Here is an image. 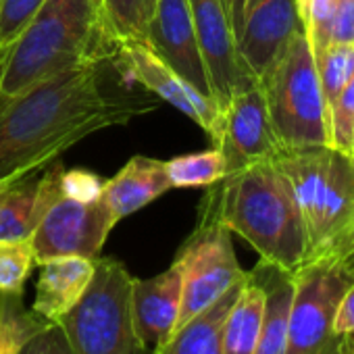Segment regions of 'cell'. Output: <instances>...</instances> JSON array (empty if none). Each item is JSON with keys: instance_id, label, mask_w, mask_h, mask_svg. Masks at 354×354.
<instances>
[{"instance_id": "1", "label": "cell", "mask_w": 354, "mask_h": 354, "mask_svg": "<svg viewBox=\"0 0 354 354\" xmlns=\"http://www.w3.org/2000/svg\"><path fill=\"white\" fill-rule=\"evenodd\" d=\"M109 63L65 69L0 98V184L38 173L94 131L156 109L150 96L111 86Z\"/></svg>"}, {"instance_id": "2", "label": "cell", "mask_w": 354, "mask_h": 354, "mask_svg": "<svg viewBox=\"0 0 354 354\" xmlns=\"http://www.w3.org/2000/svg\"><path fill=\"white\" fill-rule=\"evenodd\" d=\"M217 219L244 238L261 261L294 273L306 263V232L292 186L273 158L230 173L203 201Z\"/></svg>"}, {"instance_id": "3", "label": "cell", "mask_w": 354, "mask_h": 354, "mask_svg": "<svg viewBox=\"0 0 354 354\" xmlns=\"http://www.w3.org/2000/svg\"><path fill=\"white\" fill-rule=\"evenodd\" d=\"M117 48L102 0H46L7 50L0 98L17 96L65 69L115 61Z\"/></svg>"}, {"instance_id": "4", "label": "cell", "mask_w": 354, "mask_h": 354, "mask_svg": "<svg viewBox=\"0 0 354 354\" xmlns=\"http://www.w3.org/2000/svg\"><path fill=\"white\" fill-rule=\"evenodd\" d=\"M273 160L302 215L306 263L346 259L354 238V154L323 144L283 148Z\"/></svg>"}, {"instance_id": "5", "label": "cell", "mask_w": 354, "mask_h": 354, "mask_svg": "<svg viewBox=\"0 0 354 354\" xmlns=\"http://www.w3.org/2000/svg\"><path fill=\"white\" fill-rule=\"evenodd\" d=\"M279 148L329 144V115L304 32L259 82Z\"/></svg>"}, {"instance_id": "6", "label": "cell", "mask_w": 354, "mask_h": 354, "mask_svg": "<svg viewBox=\"0 0 354 354\" xmlns=\"http://www.w3.org/2000/svg\"><path fill=\"white\" fill-rule=\"evenodd\" d=\"M131 281L123 263L98 257L80 302L57 323L73 354H136L131 325Z\"/></svg>"}, {"instance_id": "7", "label": "cell", "mask_w": 354, "mask_h": 354, "mask_svg": "<svg viewBox=\"0 0 354 354\" xmlns=\"http://www.w3.org/2000/svg\"><path fill=\"white\" fill-rule=\"evenodd\" d=\"M292 277L286 354H352L333 333V313L354 271L344 259H319L298 267Z\"/></svg>"}, {"instance_id": "8", "label": "cell", "mask_w": 354, "mask_h": 354, "mask_svg": "<svg viewBox=\"0 0 354 354\" xmlns=\"http://www.w3.org/2000/svg\"><path fill=\"white\" fill-rule=\"evenodd\" d=\"M182 269V310L177 327L215 304L248 271L238 263L232 232L209 207H201L198 225L175 257Z\"/></svg>"}, {"instance_id": "9", "label": "cell", "mask_w": 354, "mask_h": 354, "mask_svg": "<svg viewBox=\"0 0 354 354\" xmlns=\"http://www.w3.org/2000/svg\"><path fill=\"white\" fill-rule=\"evenodd\" d=\"M117 223L104 196L94 203H77L61 196L30 236L36 265L59 257L98 259Z\"/></svg>"}, {"instance_id": "10", "label": "cell", "mask_w": 354, "mask_h": 354, "mask_svg": "<svg viewBox=\"0 0 354 354\" xmlns=\"http://www.w3.org/2000/svg\"><path fill=\"white\" fill-rule=\"evenodd\" d=\"M213 146L223 152L227 175L269 160L281 150L259 84L240 90L221 109L219 131Z\"/></svg>"}, {"instance_id": "11", "label": "cell", "mask_w": 354, "mask_h": 354, "mask_svg": "<svg viewBox=\"0 0 354 354\" xmlns=\"http://www.w3.org/2000/svg\"><path fill=\"white\" fill-rule=\"evenodd\" d=\"M201 55L209 73L213 98L223 109L240 90L254 86L238 55V42L225 0H188Z\"/></svg>"}, {"instance_id": "12", "label": "cell", "mask_w": 354, "mask_h": 354, "mask_svg": "<svg viewBox=\"0 0 354 354\" xmlns=\"http://www.w3.org/2000/svg\"><path fill=\"white\" fill-rule=\"evenodd\" d=\"M115 61L123 67V71L129 73L131 80H136L156 98L182 111L209 133L211 142L215 140L221 121L219 104L213 98L201 94L196 88H192L184 77L177 75L165 61H160L150 50L146 42H121Z\"/></svg>"}, {"instance_id": "13", "label": "cell", "mask_w": 354, "mask_h": 354, "mask_svg": "<svg viewBox=\"0 0 354 354\" xmlns=\"http://www.w3.org/2000/svg\"><path fill=\"white\" fill-rule=\"evenodd\" d=\"M300 32L304 30L296 0H248L236 36L248 75L259 84Z\"/></svg>"}, {"instance_id": "14", "label": "cell", "mask_w": 354, "mask_h": 354, "mask_svg": "<svg viewBox=\"0 0 354 354\" xmlns=\"http://www.w3.org/2000/svg\"><path fill=\"white\" fill-rule=\"evenodd\" d=\"M144 42L192 88L213 98L188 0H158Z\"/></svg>"}, {"instance_id": "15", "label": "cell", "mask_w": 354, "mask_h": 354, "mask_svg": "<svg viewBox=\"0 0 354 354\" xmlns=\"http://www.w3.org/2000/svg\"><path fill=\"white\" fill-rule=\"evenodd\" d=\"M182 310V269L173 265L150 277L131 281V325L138 344L158 350L177 329Z\"/></svg>"}, {"instance_id": "16", "label": "cell", "mask_w": 354, "mask_h": 354, "mask_svg": "<svg viewBox=\"0 0 354 354\" xmlns=\"http://www.w3.org/2000/svg\"><path fill=\"white\" fill-rule=\"evenodd\" d=\"M40 265L36 283V300L32 313L42 321L57 325L84 296L92 281L96 259L84 257H59Z\"/></svg>"}, {"instance_id": "17", "label": "cell", "mask_w": 354, "mask_h": 354, "mask_svg": "<svg viewBox=\"0 0 354 354\" xmlns=\"http://www.w3.org/2000/svg\"><path fill=\"white\" fill-rule=\"evenodd\" d=\"M171 188L173 186L169 182L165 160L138 154L131 156L115 177L106 180L104 201L115 219L121 221L127 215L154 203Z\"/></svg>"}, {"instance_id": "18", "label": "cell", "mask_w": 354, "mask_h": 354, "mask_svg": "<svg viewBox=\"0 0 354 354\" xmlns=\"http://www.w3.org/2000/svg\"><path fill=\"white\" fill-rule=\"evenodd\" d=\"M244 279L227 290L215 304L177 327L171 337L152 354H223L225 319L242 290Z\"/></svg>"}, {"instance_id": "19", "label": "cell", "mask_w": 354, "mask_h": 354, "mask_svg": "<svg viewBox=\"0 0 354 354\" xmlns=\"http://www.w3.org/2000/svg\"><path fill=\"white\" fill-rule=\"evenodd\" d=\"M252 273L265 288V315L254 354H286L294 277L290 271H283L265 261H261Z\"/></svg>"}, {"instance_id": "20", "label": "cell", "mask_w": 354, "mask_h": 354, "mask_svg": "<svg viewBox=\"0 0 354 354\" xmlns=\"http://www.w3.org/2000/svg\"><path fill=\"white\" fill-rule=\"evenodd\" d=\"M265 315V288L248 271L223 329V354H254Z\"/></svg>"}, {"instance_id": "21", "label": "cell", "mask_w": 354, "mask_h": 354, "mask_svg": "<svg viewBox=\"0 0 354 354\" xmlns=\"http://www.w3.org/2000/svg\"><path fill=\"white\" fill-rule=\"evenodd\" d=\"M50 323L24 306V294H0V354H21L24 346Z\"/></svg>"}, {"instance_id": "22", "label": "cell", "mask_w": 354, "mask_h": 354, "mask_svg": "<svg viewBox=\"0 0 354 354\" xmlns=\"http://www.w3.org/2000/svg\"><path fill=\"white\" fill-rule=\"evenodd\" d=\"M165 167L173 188H209L227 175L223 152L215 146L205 152L175 156Z\"/></svg>"}, {"instance_id": "23", "label": "cell", "mask_w": 354, "mask_h": 354, "mask_svg": "<svg viewBox=\"0 0 354 354\" xmlns=\"http://www.w3.org/2000/svg\"><path fill=\"white\" fill-rule=\"evenodd\" d=\"M102 7L117 44L131 40L144 42L158 0H102Z\"/></svg>"}, {"instance_id": "24", "label": "cell", "mask_w": 354, "mask_h": 354, "mask_svg": "<svg viewBox=\"0 0 354 354\" xmlns=\"http://www.w3.org/2000/svg\"><path fill=\"white\" fill-rule=\"evenodd\" d=\"M317 73L321 94L327 106V115L335 104L342 90L354 75V44H331L317 61Z\"/></svg>"}, {"instance_id": "25", "label": "cell", "mask_w": 354, "mask_h": 354, "mask_svg": "<svg viewBox=\"0 0 354 354\" xmlns=\"http://www.w3.org/2000/svg\"><path fill=\"white\" fill-rule=\"evenodd\" d=\"M36 265L30 238L0 240V294H24V286Z\"/></svg>"}, {"instance_id": "26", "label": "cell", "mask_w": 354, "mask_h": 354, "mask_svg": "<svg viewBox=\"0 0 354 354\" xmlns=\"http://www.w3.org/2000/svg\"><path fill=\"white\" fill-rule=\"evenodd\" d=\"M304 36L308 40L315 63L331 46L335 0H296Z\"/></svg>"}, {"instance_id": "27", "label": "cell", "mask_w": 354, "mask_h": 354, "mask_svg": "<svg viewBox=\"0 0 354 354\" xmlns=\"http://www.w3.org/2000/svg\"><path fill=\"white\" fill-rule=\"evenodd\" d=\"M329 146L354 154V75L329 111Z\"/></svg>"}, {"instance_id": "28", "label": "cell", "mask_w": 354, "mask_h": 354, "mask_svg": "<svg viewBox=\"0 0 354 354\" xmlns=\"http://www.w3.org/2000/svg\"><path fill=\"white\" fill-rule=\"evenodd\" d=\"M46 0H0V48L9 50Z\"/></svg>"}, {"instance_id": "29", "label": "cell", "mask_w": 354, "mask_h": 354, "mask_svg": "<svg viewBox=\"0 0 354 354\" xmlns=\"http://www.w3.org/2000/svg\"><path fill=\"white\" fill-rule=\"evenodd\" d=\"M104 184L106 180L86 169H63L61 173V194L77 203H94L102 198Z\"/></svg>"}, {"instance_id": "30", "label": "cell", "mask_w": 354, "mask_h": 354, "mask_svg": "<svg viewBox=\"0 0 354 354\" xmlns=\"http://www.w3.org/2000/svg\"><path fill=\"white\" fill-rule=\"evenodd\" d=\"M333 333L354 354V281L342 294L333 313Z\"/></svg>"}, {"instance_id": "31", "label": "cell", "mask_w": 354, "mask_h": 354, "mask_svg": "<svg viewBox=\"0 0 354 354\" xmlns=\"http://www.w3.org/2000/svg\"><path fill=\"white\" fill-rule=\"evenodd\" d=\"M331 44H354V0H335Z\"/></svg>"}, {"instance_id": "32", "label": "cell", "mask_w": 354, "mask_h": 354, "mask_svg": "<svg viewBox=\"0 0 354 354\" xmlns=\"http://www.w3.org/2000/svg\"><path fill=\"white\" fill-rule=\"evenodd\" d=\"M44 346H42V354H73L63 329L59 325H50L44 333H42Z\"/></svg>"}, {"instance_id": "33", "label": "cell", "mask_w": 354, "mask_h": 354, "mask_svg": "<svg viewBox=\"0 0 354 354\" xmlns=\"http://www.w3.org/2000/svg\"><path fill=\"white\" fill-rule=\"evenodd\" d=\"M246 3L248 0H225V9H227V15L232 19V26H234V34L238 36V30L242 26V17H244V11H246Z\"/></svg>"}, {"instance_id": "34", "label": "cell", "mask_w": 354, "mask_h": 354, "mask_svg": "<svg viewBox=\"0 0 354 354\" xmlns=\"http://www.w3.org/2000/svg\"><path fill=\"white\" fill-rule=\"evenodd\" d=\"M46 331V329H44ZM42 331V333H44ZM42 333H38L34 339H30L26 346H24V350H21V354H42V346H44V339H42Z\"/></svg>"}, {"instance_id": "35", "label": "cell", "mask_w": 354, "mask_h": 354, "mask_svg": "<svg viewBox=\"0 0 354 354\" xmlns=\"http://www.w3.org/2000/svg\"><path fill=\"white\" fill-rule=\"evenodd\" d=\"M7 190H9V184H0V207H3V201H5Z\"/></svg>"}, {"instance_id": "36", "label": "cell", "mask_w": 354, "mask_h": 354, "mask_svg": "<svg viewBox=\"0 0 354 354\" xmlns=\"http://www.w3.org/2000/svg\"><path fill=\"white\" fill-rule=\"evenodd\" d=\"M5 57H7V50L0 48V73H3V65H5Z\"/></svg>"}, {"instance_id": "37", "label": "cell", "mask_w": 354, "mask_h": 354, "mask_svg": "<svg viewBox=\"0 0 354 354\" xmlns=\"http://www.w3.org/2000/svg\"><path fill=\"white\" fill-rule=\"evenodd\" d=\"M346 265H348V267H350V269H352V271H354V254H352V257H348V259H346Z\"/></svg>"}, {"instance_id": "38", "label": "cell", "mask_w": 354, "mask_h": 354, "mask_svg": "<svg viewBox=\"0 0 354 354\" xmlns=\"http://www.w3.org/2000/svg\"><path fill=\"white\" fill-rule=\"evenodd\" d=\"M136 354H152L150 350H146V348H138V352Z\"/></svg>"}, {"instance_id": "39", "label": "cell", "mask_w": 354, "mask_h": 354, "mask_svg": "<svg viewBox=\"0 0 354 354\" xmlns=\"http://www.w3.org/2000/svg\"><path fill=\"white\" fill-rule=\"evenodd\" d=\"M352 254H354V238H352V244H350V252H348V257H352ZM348 257H346V259H348ZM346 259H344V261H346Z\"/></svg>"}]
</instances>
